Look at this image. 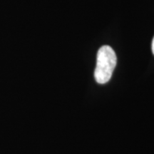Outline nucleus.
<instances>
[{
	"instance_id": "obj_2",
	"label": "nucleus",
	"mask_w": 154,
	"mask_h": 154,
	"mask_svg": "<svg viewBox=\"0 0 154 154\" xmlns=\"http://www.w3.org/2000/svg\"><path fill=\"white\" fill-rule=\"evenodd\" d=\"M152 52H153V54H154V37H153V41H152Z\"/></svg>"
},
{
	"instance_id": "obj_1",
	"label": "nucleus",
	"mask_w": 154,
	"mask_h": 154,
	"mask_svg": "<svg viewBox=\"0 0 154 154\" xmlns=\"http://www.w3.org/2000/svg\"><path fill=\"white\" fill-rule=\"evenodd\" d=\"M116 55L112 48L104 45L100 48L97 53V61L94 77L100 84H106L111 79L116 65Z\"/></svg>"
}]
</instances>
